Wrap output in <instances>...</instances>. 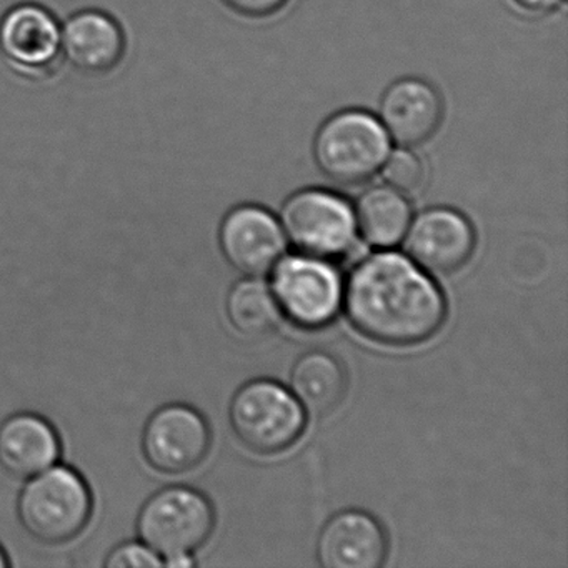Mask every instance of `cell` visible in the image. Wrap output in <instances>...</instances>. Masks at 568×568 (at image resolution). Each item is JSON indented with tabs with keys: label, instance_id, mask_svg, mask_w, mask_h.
Returning <instances> with one entry per match:
<instances>
[{
	"label": "cell",
	"instance_id": "cell-1",
	"mask_svg": "<svg viewBox=\"0 0 568 568\" xmlns=\"http://www.w3.org/2000/svg\"><path fill=\"white\" fill-rule=\"evenodd\" d=\"M355 331L390 347H410L434 337L447 318L438 285L414 261L378 252L348 275L342 301Z\"/></svg>",
	"mask_w": 568,
	"mask_h": 568
},
{
	"label": "cell",
	"instance_id": "cell-2",
	"mask_svg": "<svg viewBox=\"0 0 568 568\" xmlns=\"http://www.w3.org/2000/svg\"><path fill=\"white\" fill-rule=\"evenodd\" d=\"M94 497L85 478L68 465H52L29 478L18 501L22 528L39 544L64 545L88 528Z\"/></svg>",
	"mask_w": 568,
	"mask_h": 568
},
{
	"label": "cell",
	"instance_id": "cell-3",
	"mask_svg": "<svg viewBox=\"0 0 568 568\" xmlns=\"http://www.w3.org/2000/svg\"><path fill=\"white\" fill-rule=\"evenodd\" d=\"M215 511L202 491L185 485L152 495L138 517L139 538L164 561V567L195 565L192 555L211 538Z\"/></svg>",
	"mask_w": 568,
	"mask_h": 568
},
{
	"label": "cell",
	"instance_id": "cell-4",
	"mask_svg": "<svg viewBox=\"0 0 568 568\" xmlns=\"http://www.w3.org/2000/svg\"><path fill=\"white\" fill-rule=\"evenodd\" d=\"M390 138L381 119L365 111H342L315 135L318 169L338 184H361L381 172L390 154Z\"/></svg>",
	"mask_w": 568,
	"mask_h": 568
},
{
	"label": "cell",
	"instance_id": "cell-5",
	"mask_svg": "<svg viewBox=\"0 0 568 568\" xmlns=\"http://www.w3.org/2000/svg\"><path fill=\"white\" fill-rule=\"evenodd\" d=\"M229 420L239 440L261 455L287 450L305 430V410L294 394L265 378L247 382L235 392Z\"/></svg>",
	"mask_w": 568,
	"mask_h": 568
},
{
	"label": "cell",
	"instance_id": "cell-6",
	"mask_svg": "<svg viewBox=\"0 0 568 568\" xmlns=\"http://www.w3.org/2000/svg\"><path fill=\"white\" fill-rule=\"evenodd\" d=\"M281 225L294 247L324 261L344 257L357 239L354 209L324 189H307L288 197Z\"/></svg>",
	"mask_w": 568,
	"mask_h": 568
},
{
	"label": "cell",
	"instance_id": "cell-7",
	"mask_svg": "<svg viewBox=\"0 0 568 568\" xmlns=\"http://www.w3.org/2000/svg\"><path fill=\"white\" fill-rule=\"evenodd\" d=\"M272 292L282 314L302 328H322L337 317L344 285L334 265L312 255H291L278 261Z\"/></svg>",
	"mask_w": 568,
	"mask_h": 568
},
{
	"label": "cell",
	"instance_id": "cell-8",
	"mask_svg": "<svg viewBox=\"0 0 568 568\" xmlns=\"http://www.w3.org/2000/svg\"><path fill=\"white\" fill-rule=\"evenodd\" d=\"M0 55L29 81L52 78L64 62L61 21L44 6H14L0 18Z\"/></svg>",
	"mask_w": 568,
	"mask_h": 568
},
{
	"label": "cell",
	"instance_id": "cell-9",
	"mask_svg": "<svg viewBox=\"0 0 568 568\" xmlns=\"http://www.w3.org/2000/svg\"><path fill=\"white\" fill-rule=\"evenodd\" d=\"M211 442V427L201 412L169 404L149 417L142 432V455L152 470L182 475L205 460Z\"/></svg>",
	"mask_w": 568,
	"mask_h": 568
},
{
	"label": "cell",
	"instance_id": "cell-10",
	"mask_svg": "<svg viewBox=\"0 0 568 568\" xmlns=\"http://www.w3.org/2000/svg\"><path fill=\"white\" fill-rule=\"evenodd\" d=\"M219 245L232 268L248 277H261L284 255V229L267 209L239 205L222 221Z\"/></svg>",
	"mask_w": 568,
	"mask_h": 568
},
{
	"label": "cell",
	"instance_id": "cell-11",
	"mask_svg": "<svg viewBox=\"0 0 568 568\" xmlns=\"http://www.w3.org/2000/svg\"><path fill=\"white\" fill-rule=\"evenodd\" d=\"M405 248L424 271L437 275L454 274L474 254V227L454 209H428L408 225Z\"/></svg>",
	"mask_w": 568,
	"mask_h": 568
},
{
	"label": "cell",
	"instance_id": "cell-12",
	"mask_svg": "<svg viewBox=\"0 0 568 568\" xmlns=\"http://www.w3.org/2000/svg\"><path fill=\"white\" fill-rule=\"evenodd\" d=\"M128 38L118 19L101 9H82L62 24V58L85 75H108L124 61Z\"/></svg>",
	"mask_w": 568,
	"mask_h": 568
},
{
	"label": "cell",
	"instance_id": "cell-13",
	"mask_svg": "<svg viewBox=\"0 0 568 568\" xmlns=\"http://www.w3.org/2000/svg\"><path fill=\"white\" fill-rule=\"evenodd\" d=\"M384 527L364 510L338 511L318 535L317 561L324 568H378L387 558Z\"/></svg>",
	"mask_w": 568,
	"mask_h": 568
},
{
	"label": "cell",
	"instance_id": "cell-14",
	"mask_svg": "<svg viewBox=\"0 0 568 568\" xmlns=\"http://www.w3.org/2000/svg\"><path fill=\"white\" fill-rule=\"evenodd\" d=\"M444 118L440 95L420 79H402L385 91L381 122L390 141L400 148H417L437 132Z\"/></svg>",
	"mask_w": 568,
	"mask_h": 568
},
{
	"label": "cell",
	"instance_id": "cell-15",
	"mask_svg": "<svg viewBox=\"0 0 568 568\" xmlns=\"http://www.w3.org/2000/svg\"><path fill=\"white\" fill-rule=\"evenodd\" d=\"M61 455V437L48 418L21 412L0 424V467L12 478L29 480L58 464Z\"/></svg>",
	"mask_w": 568,
	"mask_h": 568
},
{
	"label": "cell",
	"instance_id": "cell-16",
	"mask_svg": "<svg viewBox=\"0 0 568 568\" xmlns=\"http://www.w3.org/2000/svg\"><path fill=\"white\" fill-rule=\"evenodd\" d=\"M347 384L344 364L331 352H307L292 367V394L315 417L332 414L344 402Z\"/></svg>",
	"mask_w": 568,
	"mask_h": 568
},
{
	"label": "cell",
	"instance_id": "cell-17",
	"mask_svg": "<svg viewBox=\"0 0 568 568\" xmlns=\"http://www.w3.org/2000/svg\"><path fill=\"white\" fill-rule=\"evenodd\" d=\"M354 212L357 231L377 248H392L400 244L412 222L407 197L388 185L365 191Z\"/></svg>",
	"mask_w": 568,
	"mask_h": 568
},
{
	"label": "cell",
	"instance_id": "cell-18",
	"mask_svg": "<svg viewBox=\"0 0 568 568\" xmlns=\"http://www.w3.org/2000/svg\"><path fill=\"white\" fill-rule=\"evenodd\" d=\"M232 327L248 338H261L277 328L282 312L274 292L267 284L254 278L237 282L225 302Z\"/></svg>",
	"mask_w": 568,
	"mask_h": 568
},
{
	"label": "cell",
	"instance_id": "cell-19",
	"mask_svg": "<svg viewBox=\"0 0 568 568\" xmlns=\"http://www.w3.org/2000/svg\"><path fill=\"white\" fill-rule=\"evenodd\" d=\"M385 185L402 192L415 194L420 191L425 181V168L420 158L410 151V148H400L385 159L381 169Z\"/></svg>",
	"mask_w": 568,
	"mask_h": 568
},
{
	"label": "cell",
	"instance_id": "cell-20",
	"mask_svg": "<svg viewBox=\"0 0 568 568\" xmlns=\"http://www.w3.org/2000/svg\"><path fill=\"white\" fill-rule=\"evenodd\" d=\"M108 568H159L164 567L162 558L144 541H125L118 545L104 561Z\"/></svg>",
	"mask_w": 568,
	"mask_h": 568
},
{
	"label": "cell",
	"instance_id": "cell-21",
	"mask_svg": "<svg viewBox=\"0 0 568 568\" xmlns=\"http://www.w3.org/2000/svg\"><path fill=\"white\" fill-rule=\"evenodd\" d=\"M227 8L247 18H267L284 8L287 0H222Z\"/></svg>",
	"mask_w": 568,
	"mask_h": 568
},
{
	"label": "cell",
	"instance_id": "cell-22",
	"mask_svg": "<svg viewBox=\"0 0 568 568\" xmlns=\"http://www.w3.org/2000/svg\"><path fill=\"white\" fill-rule=\"evenodd\" d=\"M518 8L525 9L528 12H545L554 11L561 0H514Z\"/></svg>",
	"mask_w": 568,
	"mask_h": 568
},
{
	"label": "cell",
	"instance_id": "cell-23",
	"mask_svg": "<svg viewBox=\"0 0 568 568\" xmlns=\"http://www.w3.org/2000/svg\"><path fill=\"white\" fill-rule=\"evenodd\" d=\"M9 567V558L6 555L4 548L0 547V568Z\"/></svg>",
	"mask_w": 568,
	"mask_h": 568
}]
</instances>
